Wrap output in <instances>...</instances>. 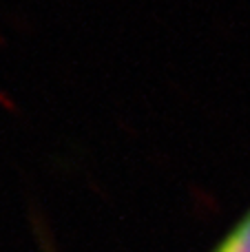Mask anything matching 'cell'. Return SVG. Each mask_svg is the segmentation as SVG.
Instances as JSON below:
<instances>
[{"mask_svg":"<svg viewBox=\"0 0 250 252\" xmlns=\"http://www.w3.org/2000/svg\"><path fill=\"white\" fill-rule=\"evenodd\" d=\"M213 252H250V206L221 237Z\"/></svg>","mask_w":250,"mask_h":252,"instance_id":"cell-1","label":"cell"}]
</instances>
